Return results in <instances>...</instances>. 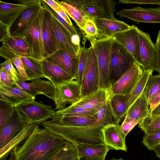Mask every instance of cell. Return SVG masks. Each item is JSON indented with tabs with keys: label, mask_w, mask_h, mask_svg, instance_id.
Wrapping results in <instances>:
<instances>
[{
	"label": "cell",
	"mask_w": 160,
	"mask_h": 160,
	"mask_svg": "<svg viewBox=\"0 0 160 160\" xmlns=\"http://www.w3.org/2000/svg\"><path fill=\"white\" fill-rule=\"evenodd\" d=\"M17 69L24 81L29 80L25 71L22 57L18 56L10 61Z\"/></svg>",
	"instance_id": "obj_51"
},
{
	"label": "cell",
	"mask_w": 160,
	"mask_h": 160,
	"mask_svg": "<svg viewBox=\"0 0 160 160\" xmlns=\"http://www.w3.org/2000/svg\"><path fill=\"white\" fill-rule=\"evenodd\" d=\"M151 114L154 116L160 115V104L153 110L150 112Z\"/></svg>",
	"instance_id": "obj_58"
},
{
	"label": "cell",
	"mask_w": 160,
	"mask_h": 160,
	"mask_svg": "<svg viewBox=\"0 0 160 160\" xmlns=\"http://www.w3.org/2000/svg\"><path fill=\"white\" fill-rule=\"evenodd\" d=\"M30 83L41 94L54 100V86L50 81H46L40 78L31 80Z\"/></svg>",
	"instance_id": "obj_38"
},
{
	"label": "cell",
	"mask_w": 160,
	"mask_h": 160,
	"mask_svg": "<svg viewBox=\"0 0 160 160\" xmlns=\"http://www.w3.org/2000/svg\"><path fill=\"white\" fill-rule=\"evenodd\" d=\"M104 144L111 149L127 151L125 142L126 136L122 132L121 125L109 124L102 129Z\"/></svg>",
	"instance_id": "obj_16"
},
{
	"label": "cell",
	"mask_w": 160,
	"mask_h": 160,
	"mask_svg": "<svg viewBox=\"0 0 160 160\" xmlns=\"http://www.w3.org/2000/svg\"><path fill=\"white\" fill-rule=\"evenodd\" d=\"M99 72L96 56L92 45L88 48L87 63L81 84L82 98L99 89Z\"/></svg>",
	"instance_id": "obj_8"
},
{
	"label": "cell",
	"mask_w": 160,
	"mask_h": 160,
	"mask_svg": "<svg viewBox=\"0 0 160 160\" xmlns=\"http://www.w3.org/2000/svg\"><path fill=\"white\" fill-rule=\"evenodd\" d=\"M68 141L36 125L10 154L8 160H48Z\"/></svg>",
	"instance_id": "obj_1"
},
{
	"label": "cell",
	"mask_w": 160,
	"mask_h": 160,
	"mask_svg": "<svg viewBox=\"0 0 160 160\" xmlns=\"http://www.w3.org/2000/svg\"><path fill=\"white\" fill-rule=\"evenodd\" d=\"M43 7L48 10L56 19L61 23L72 35L79 34L74 26H72L68 23L61 16L54 11L44 0H41Z\"/></svg>",
	"instance_id": "obj_45"
},
{
	"label": "cell",
	"mask_w": 160,
	"mask_h": 160,
	"mask_svg": "<svg viewBox=\"0 0 160 160\" xmlns=\"http://www.w3.org/2000/svg\"><path fill=\"white\" fill-rule=\"evenodd\" d=\"M14 107L0 100V131L9 123L12 117Z\"/></svg>",
	"instance_id": "obj_41"
},
{
	"label": "cell",
	"mask_w": 160,
	"mask_h": 160,
	"mask_svg": "<svg viewBox=\"0 0 160 160\" xmlns=\"http://www.w3.org/2000/svg\"><path fill=\"white\" fill-rule=\"evenodd\" d=\"M156 156L160 159V145L157 146L154 150Z\"/></svg>",
	"instance_id": "obj_59"
},
{
	"label": "cell",
	"mask_w": 160,
	"mask_h": 160,
	"mask_svg": "<svg viewBox=\"0 0 160 160\" xmlns=\"http://www.w3.org/2000/svg\"><path fill=\"white\" fill-rule=\"evenodd\" d=\"M118 2L125 4H137L160 5V0H119Z\"/></svg>",
	"instance_id": "obj_53"
},
{
	"label": "cell",
	"mask_w": 160,
	"mask_h": 160,
	"mask_svg": "<svg viewBox=\"0 0 160 160\" xmlns=\"http://www.w3.org/2000/svg\"><path fill=\"white\" fill-rule=\"evenodd\" d=\"M73 145L78 160H105L106 156L110 150L104 143H78Z\"/></svg>",
	"instance_id": "obj_17"
},
{
	"label": "cell",
	"mask_w": 160,
	"mask_h": 160,
	"mask_svg": "<svg viewBox=\"0 0 160 160\" xmlns=\"http://www.w3.org/2000/svg\"><path fill=\"white\" fill-rule=\"evenodd\" d=\"M42 34L44 49V59L52 54L59 47L53 29L51 12L44 8L42 22Z\"/></svg>",
	"instance_id": "obj_15"
},
{
	"label": "cell",
	"mask_w": 160,
	"mask_h": 160,
	"mask_svg": "<svg viewBox=\"0 0 160 160\" xmlns=\"http://www.w3.org/2000/svg\"><path fill=\"white\" fill-rule=\"evenodd\" d=\"M80 8L88 18H106L105 14L98 6L96 0H66Z\"/></svg>",
	"instance_id": "obj_26"
},
{
	"label": "cell",
	"mask_w": 160,
	"mask_h": 160,
	"mask_svg": "<svg viewBox=\"0 0 160 160\" xmlns=\"http://www.w3.org/2000/svg\"><path fill=\"white\" fill-rule=\"evenodd\" d=\"M37 125H28L18 135L0 148V160H6L12 149L33 131Z\"/></svg>",
	"instance_id": "obj_29"
},
{
	"label": "cell",
	"mask_w": 160,
	"mask_h": 160,
	"mask_svg": "<svg viewBox=\"0 0 160 160\" xmlns=\"http://www.w3.org/2000/svg\"><path fill=\"white\" fill-rule=\"evenodd\" d=\"M52 15V21L59 49L73 55H78L81 47L74 44L72 41V35Z\"/></svg>",
	"instance_id": "obj_19"
},
{
	"label": "cell",
	"mask_w": 160,
	"mask_h": 160,
	"mask_svg": "<svg viewBox=\"0 0 160 160\" xmlns=\"http://www.w3.org/2000/svg\"><path fill=\"white\" fill-rule=\"evenodd\" d=\"M58 2L67 14L84 31L85 22L88 18L82 11L77 6L67 2L66 0L58 1Z\"/></svg>",
	"instance_id": "obj_31"
},
{
	"label": "cell",
	"mask_w": 160,
	"mask_h": 160,
	"mask_svg": "<svg viewBox=\"0 0 160 160\" xmlns=\"http://www.w3.org/2000/svg\"><path fill=\"white\" fill-rule=\"evenodd\" d=\"M35 99L17 85L11 87L0 86V100L13 107L32 102Z\"/></svg>",
	"instance_id": "obj_18"
},
{
	"label": "cell",
	"mask_w": 160,
	"mask_h": 160,
	"mask_svg": "<svg viewBox=\"0 0 160 160\" xmlns=\"http://www.w3.org/2000/svg\"><path fill=\"white\" fill-rule=\"evenodd\" d=\"M157 49V56L155 63V70L160 74V42L155 44Z\"/></svg>",
	"instance_id": "obj_56"
},
{
	"label": "cell",
	"mask_w": 160,
	"mask_h": 160,
	"mask_svg": "<svg viewBox=\"0 0 160 160\" xmlns=\"http://www.w3.org/2000/svg\"><path fill=\"white\" fill-rule=\"evenodd\" d=\"M148 102L151 112L160 104V92L152 98Z\"/></svg>",
	"instance_id": "obj_55"
},
{
	"label": "cell",
	"mask_w": 160,
	"mask_h": 160,
	"mask_svg": "<svg viewBox=\"0 0 160 160\" xmlns=\"http://www.w3.org/2000/svg\"><path fill=\"white\" fill-rule=\"evenodd\" d=\"M116 15L121 18H128L137 23H160V7L143 8L140 7L131 9H122Z\"/></svg>",
	"instance_id": "obj_12"
},
{
	"label": "cell",
	"mask_w": 160,
	"mask_h": 160,
	"mask_svg": "<svg viewBox=\"0 0 160 160\" xmlns=\"http://www.w3.org/2000/svg\"><path fill=\"white\" fill-rule=\"evenodd\" d=\"M81 98V84L75 78L54 86L55 110H62L68 104L77 102Z\"/></svg>",
	"instance_id": "obj_6"
},
{
	"label": "cell",
	"mask_w": 160,
	"mask_h": 160,
	"mask_svg": "<svg viewBox=\"0 0 160 160\" xmlns=\"http://www.w3.org/2000/svg\"><path fill=\"white\" fill-rule=\"evenodd\" d=\"M138 29L133 25L127 30L115 34L112 37L125 48L141 66Z\"/></svg>",
	"instance_id": "obj_11"
},
{
	"label": "cell",
	"mask_w": 160,
	"mask_h": 160,
	"mask_svg": "<svg viewBox=\"0 0 160 160\" xmlns=\"http://www.w3.org/2000/svg\"><path fill=\"white\" fill-rule=\"evenodd\" d=\"M96 122L104 125L109 124H119V122L110 104L109 98L98 111Z\"/></svg>",
	"instance_id": "obj_34"
},
{
	"label": "cell",
	"mask_w": 160,
	"mask_h": 160,
	"mask_svg": "<svg viewBox=\"0 0 160 160\" xmlns=\"http://www.w3.org/2000/svg\"><path fill=\"white\" fill-rule=\"evenodd\" d=\"M159 42H160V30H159L158 34L156 44Z\"/></svg>",
	"instance_id": "obj_60"
},
{
	"label": "cell",
	"mask_w": 160,
	"mask_h": 160,
	"mask_svg": "<svg viewBox=\"0 0 160 160\" xmlns=\"http://www.w3.org/2000/svg\"><path fill=\"white\" fill-rule=\"evenodd\" d=\"M142 142L148 150L152 151L160 145V132L145 134Z\"/></svg>",
	"instance_id": "obj_43"
},
{
	"label": "cell",
	"mask_w": 160,
	"mask_h": 160,
	"mask_svg": "<svg viewBox=\"0 0 160 160\" xmlns=\"http://www.w3.org/2000/svg\"><path fill=\"white\" fill-rule=\"evenodd\" d=\"M98 5L104 13L106 18L115 19L114 13L117 3L112 0H96Z\"/></svg>",
	"instance_id": "obj_42"
},
{
	"label": "cell",
	"mask_w": 160,
	"mask_h": 160,
	"mask_svg": "<svg viewBox=\"0 0 160 160\" xmlns=\"http://www.w3.org/2000/svg\"><path fill=\"white\" fill-rule=\"evenodd\" d=\"M0 55L7 60L10 61L18 56L23 57L21 54L4 45L0 48Z\"/></svg>",
	"instance_id": "obj_50"
},
{
	"label": "cell",
	"mask_w": 160,
	"mask_h": 160,
	"mask_svg": "<svg viewBox=\"0 0 160 160\" xmlns=\"http://www.w3.org/2000/svg\"><path fill=\"white\" fill-rule=\"evenodd\" d=\"M77 160H78V159Z\"/></svg>",
	"instance_id": "obj_62"
},
{
	"label": "cell",
	"mask_w": 160,
	"mask_h": 160,
	"mask_svg": "<svg viewBox=\"0 0 160 160\" xmlns=\"http://www.w3.org/2000/svg\"><path fill=\"white\" fill-rule=\"evenodd\" d=\"M51 120L59 124L74 126H83L92 125L97 118L81 116L52 117Z\"/></svg>",
	"instance_id": "obj_27"
},
{
	"label": "cell",
	"mask_w": 160,
	"mask_h": 160,
	"mask_svg": "<svg viewBox=\"0 0 160 160\" xmlns=\"http://www.w3.org/2000/svg\"><path fill=\"white\" fill-rule=\"evenodd\" d=\"M109 101L111 106L119 122L125 116L128 96L122 95H116L109 98Z\"/></svg>",
	"instance_id": "obj_35"
},
{
	"label": "cell",
	"mask_w": 160,
	"mask_h": 160,
	"mask_svg": "<svg viewBox=\"0 0 160 160\" xmlns=\"http://www.w3.org/2000/svg\"><path fill=\"white\" fill-rule=\"evenodd\" d=\"M10 36L9 28L0 22V41L2 42Z\"/></svg>",
	"instance_id": "obj_54"
},
{
	"label": "cell",
	"mask_w": 160,
	"mask_h": 160,
	"mask_svg": "<svg viewBox=\"0 0 160 160\" xmlns=\"http://www.w3.org/2000/svg\"><path fill=\"white\" fill-rule=\"evenodd\" d=\"M45 59L58 66L73 78H76L78 55H72L64 50L59 49Z\"/></svg>",
	"instance_id": "obj_21"
},
{
	"label": "cell",
	"mask_w": 160,
	"mask_h": 160,
	"mask_svg": "<svg viewBox=\"0 0 160 160\" xmlns=\"http://www.w3.org/2000/svg\"><path fill=\"white\" fill-rule=\"evenodd\" d=\"M114 40L112 37L95 40L91 44L96 56L99 72V88L109 92L111 88L109 68L112 46Z\"/></svg>",
	"instance_id": "obj_3"
},
{
	"label": "cell",
	"mask_w": 160,
	"mask_h": 160,
	"mask_svg": "<svg viewBox=\"0 0 160 160\" xmlns=\"http://www.w3.org/2000/svg\"><path fill=\"white\" fill-rule=\"evenodd\" d=\"M41 125L73 145L78 143H104L101 130L104 125L96 122L88 126H74L59 124L51 120Z\"/></svg>",
	"instance_id": "obj_2"
},
{
	"label": "cell",
	"mask_w": 160,
	"mask_h": 160,
	"mask_svg": "<svg viewBox=\"0 0 160 160\" xmlns=\"http://www.w3.org/2000/svg\"><path fill=\"white\" fill-rule=\"evenodd\" d=\"M143 70L137 63H134L111 87L109 98L116 95L125 96L130 94L142 76Z\"/></svg>",
	"instance_id": "obj_9"
},
{
	"label": "cell",
	"mask_w": 160,
	"mask_h": 160,
	"mask_svg": "<svg viewBox=\"0 0 160 160\" xmlns=\"http://www.w3.org/2000/svg\"><path fill=\"white\" fill-rule=\"evenodd\" d=\"M44 8L42 7L24 37L32 51V57L39 60L44 59V49L42 34V22Z\"/></svg>",
	"instance_id": "obj_10"
},
{
	"label": "cell",
	"mask_w": 160,
	"mask_h": 160,
	"mask_svg": "<svg viewBox=\"0 0 160 160\" xmlns=\"http://www.w3.org/2000/svg\"><path fill=\"white\" fill-rule=\"evenodd\" d=\"M159 116H160V115H159Z\"/></svg>",
	"instance_id": "obj_63"
},
{
	"label": "cell",
	"mask_w": 160,
	"mask_h": 160,
	"mask_svg": "<svg viewBox=\"0 0 160 160\" xmlns=\"http://www.w3.org/2000/svg\"><path fill=\"white\" fill-rule=\"evenodd\" d=\"M2 42L3 45L22 55L32 57V51L24 37L9 36Z\"/></svg>",
	"instance_id": "obj_28"
},
{
	"label": "cell",
	"mask_w": 160,
	"mask_h": 160,
	"mask_svg": "<svg viewBox=\"0 0 160 160\" xmlns=\"http://www.w3.org/2000/svg\"><path fill=\"white\" fill-rule=\"evenodd\" d=\"M94 19L88 18L85 22L84 31L91 44L96 40L98 34L97 28Z\"/></svg>",
	"instance_id": "obj_44"
},
{
	"label": "cell",
	"mask_w": 160,
	"mask_h": 160,
	"mask_svg": "<svg viewBox=\"0 0 160 160\" xmlns=\"http://www.w3.org/2000/svg\"><path fill=\"white\" fill-rule=\"evenodd\" d=\"M88 48L81 47L78 55V63L76 78L81 84L86 66Z\"/></svg>",
	"instance_id": "obj_40"
},
{
	"label": "cell",
	"mask_w": 160,
	"mask_h": 160,
	"mask_svg": "<svg viewBox=\"0 0 160 160\" xmlns=\"http://www.w3.org/2000/svg\"><path fill=\"white\" fill-rule=\"evenodd\" d=\"M149 106L145 88L140 96L131 106L125 116L138 121L139 123L150 112Z\"/></svg>",
	"instance_id": "obj_24"
},
{
	"label": "cell",
	"mask_w": 160,
	"mask_h": 160,
	"mask_svg": "<svg viewBox=\"0 0 160 160\" xmlns=\"http://www.w3.org/2000/svg\"><path fill=\"white\" fill-rule=\"evenodd\" d=\"M49 5L58 15L61 16L68 23L72 26H74L69 17L66 12L58 0L51 1Z\"/></svg>",
	"instance_id": "obj_46"
},
{
	"label": "cell",
	"mask_w": 160,
	"mask_h": 160,
	"mask_svg": "<svg viewBox=\"0 0 160 160\" xmlns=\"http://www.w3.org/2000/svg\"><path fill=\"white\" fill-rule=\"evenodd\" d=\"M78 159L74 145L67 141L66 144L48 160H77Z\"/></svg>",
	"instance_id": "obj_37"
},
{
	"label": "cell",
	"mask_w": 160,
	"mask_h": 160,
	"mask_svg": "<svg viewBox=\"0 0 160 160\" xmlns=\"http://www.w3.org/2000/svg\"><path fill=\"white\" fill-rule=\"evenodd\" d=\"M97 112L73 104L62 110L55 111V113L52 117L81 116L97 118Z\"/></svg>",
	"instance_id": "obj_33"
},
{
	"label": "cell",
	"mask_w": 160,
	"mask_h": 160,
	"mask_svg": "<svg viewBox=\"0 0 160 160\" xmlns=\"http://www.w3.org/2000/svg\"><path fill=\"white\" fill-rule=\"evenodd\" d=\"M25 5L10 28L12 36L24 37L43 7L41 0H31Z\"/></svg>",
	"instance_id": "obj_5"
},
{
	"label": "cell",
	"mask_w": 160,
	"mask_h": 160,
	"mask_svg": "<svg viewBox=\"0 0 160 160\" xmlns=\"http://www.w3.org/2000/svg\"><path fill=\"white\" fill-rule=\"evenodd\" d=\"M40 62L44 78L49 79L54 86L73 78L62 68L45 59Z\"/></svg>",
	"instance_id": "obj_22"
},
{
	"label": "cell",
	"mask_w": 160,
	"mask_h": 160,
	"mask_svg": "<svg viewBox=\"0 0 160 160\" xmlns=\"http://www.w3.org/2000/svg\"><path fill=\"white\" fill-rule=\"evenodd\" d=\"M153 71L151 69L143 70L142 76L131 93L128 96L126 114L132 104L139 98L145 89L148 78L149 76L152 73Z\"/></svg>",
	"instance_id": "obj_32"
},
{
	"label": "cell",
	"mask_w": 160,
	"mask_h": 160,
	"mask_svg": "<svg viewBox=\"0 0 160 160\" xmlns=\"http://www.w3.org/2000/svg\"><path fill=\"white\" fill-rule=\"evenodd\" d=\"M107 160H124L122 158H115L113 157L110 159Z\"/></svg>",
	"instance_id": "obj_61"
},
{
	"label": "cell",
	"mask_w": 160,
	"mask_h": 160,
	"mask_svg": "<svg viewBox=\"0 0 160 160\" xmlns=\"http://www.w3.org/2000/svg\"><path fill=\"white\" fill-rule=\"evenodd\" d=\"M148 101L160 92V74L149 76L146 86Z\"/></svg>",
	"instance_id": "obj_39"
},
{
	"label": "cell",
	"mask_w": 160,
	"mask_h": 160,
	"mask_svg": "<svg viewBox=\"0 0 160 160\" xmlns=\"http://www.w3.org/2000/svg\"><path fill=\"white\" fill-rule=\"evenodd\" d=\"M138 127L145 133L149 134L160 132V116H154L150 112L138 123Z\"/></svg>",
	"instance_id": "obj_36"
},
{
	"label": "cell",
	"mask_w": 160,
	"mask_h": 160,
	"mask_svg": "<svg viewBox=\"0 0 160 160\" xmlns=\"http://www.w3.org/2000/svg\"><path fill=\"white\" fill-rule=\"evenodd\" d=\"M26 5L0 1V22L9 28Z\"/></svg>",
	"instance_id": "obj_25"
},
{
	"label": "cell",
	"mask_w": 160,
	"mask_h": 160,
	"mask_svg": "<svg viewBox=\"0 0 160 160\" xmlns=\"http://www.w3.org/2000/svg\"><path fill=\"white\" fill-rule=\"evenodd\" d=\"M98 34L96 40L112 37L115 34L129 29L131 26L116 18L94 19Z\"/></svg>",
	"instance_id": "obj_20"
},
{
	"label": "cell",
	"mask_w": 160,
	"mask_h": 160,
	"mask_svg": "<svg viewBox=\"0 0 160 160\" xmlns=\"http://www.w3.org/2000/svg\"><path fill=\"white\" fill-rule=\"evenodd\" d=\"M135 63H137L132 55L114 41L111 49L109 68L111 87Z\"/></svg>",
	"instance_id": "obj_4"
},
{
	"label": "cell",
	"mask_w": 160,
	"mask_h": 160,
	"mask_svg": "<svg viewBox=\"0 0 160 160\" xmlns=\"http://www.w3.org/2000/svg\"><path fill=\"white\" fill-rule=\"evenodd\" d=\"M125 118L121 125L122 131L124 135L126 136L133 128L139 122L133 119L125 116Z\"/></svg>",
	"instance_id": "obj_49"
},
{
	"label": "cell",
	"mask_w": 160,
	"mask_h": 160,
	"mask_svg": "<svg viewBox=\"0 0 160 160\" xmlns=\"http://www.w3.org/2000/svg\"><path fill=\"white\" fill-rule=\"evenodd\" d=\"M24 69L29 80L44 78L40 61L29 56L22 57Z\"/></svg>",
	"instance_id": "obj_30"
},
{
	"label": "cell",
	"mask_w": 160,
	"mask_h": 160,
	"mask_svg": "<svg viewBox=\"0 0 160 160\" xmlns=\"http://www.w3.org/2000/svg\"><path fill=\"white\" fill-rule=\"evenodd\" d=\"M72 41L74 44L80 47V37L79 34L72 35Z\"/></svg>",
	"instance_id": "obj_57"
},
{
	"label": "cell",
	"mask_w": 160,
	"mask_h": 160,
	"mask_svg": "<svg viewBox=\"0 0 160 160\" xmlns=\"http://www.w3.org/2000/svg\"><path fill=\"white\" fill-rule=\"evenodd\" d=\"M28 125L23 114L14 107L12 118L9 123L0 131V148L18 135Z\"/></svg>",
	"instance_id": "obj_14"
},
{
	"label": "cell",
	"mask_w": 160,
	"mask_h": 160,
	"mask_svg": "<svg viewBox=\"0 0 160 160\" xmlns=\"http://www.w3.org/2000/svg\"><path fill=\"white\" fill-rule=\"evenodd\" d=\"M17 85L25 91L27 93L35 98L36 96L41 94L30 83H28L23 80L22 77L15 81Z\"/></svg>",
	"instance_id": "obj_48"
},
{
	"label": "cell",
	"mask_w": 160,
	"mask_h": 160,
	"mask_svg": "<svg viewBox=\"0 0 160 160\" xmlns=\"http://www.w3.org/2000/svg\"><path fill=\"white\" fill-rule=\"evenodd\" d=\"M0 77V86L11 87L16 85L14 79L2 67H1Z\"/></svg>",
	"instance_id": "obj_47"
},
{
	"label": "cell",
	"mask_w": 160,
	"mask_h": 160,
	"mask_svg": "<svg viewBox=\"0 0 160 160\" xmlns=\"http://www.w3.org/2000/svg\"><path fill=\"white\" fill-rule=\"evenodd\" d=\"M0 67H3L13 77L15 81L21 76L18 70L13 66L12 63L8 60H6L0 64Z\"/></svg>",
	"instance_id": "obj_52"
},
{
	"label": "cell",
	"mask_w": 160,
	"mask_h": 160,
	"mask_svg": "<svg viewBox=\"0 0 160 160\" xmlns=\"http://www.w3.org/2000/svg\"><path fill=\"white\" fill-rule=\"evenodd\" d=\"M141 67L144 70H155L157 49L150 35L138 29Z\"/></svg>",
	"instance_id": "obj_13"
},
{
	"label": "cell",
	"mask_w": 160,
	"mask_h": 160,
	"mask_svg": "<svg viewBox=\"0 0 160 160\" xmlns=\"http://www.w3.org/2000/svg\"><path fill=\"white\" fill-rule=\"evenodd\" d=\"M109 97L108 91L99 88L96 92L81 98L74 104L85 109L97 112L106 103Z\"/></svg>",
	"instance_id": "obj_23"
},
{
	"label": "cell",
	"mask_w": 160,
	"mask_h": 160,
	"mask_svg": "<svg viewBox=\"0 0 160 160\" xmlns=\"http://www.w3.org/2000/svg\"><path fill=\"white\" fill-rule=\"evenodd\" d=\"M15 107L23 114L28 125H41L51 119L55 112L51 105L35 100L21 104Z\"/></svg>",
	"instance_id": "obj_7"
}]
</instances>
